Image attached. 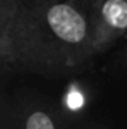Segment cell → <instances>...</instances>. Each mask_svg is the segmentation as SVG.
Wrapping results in <instances>:
<instances>
[{"mask_svg":"<svg viewBox=\"0 0 127 129\" xmlns=\"http://www.w3.org/2000/svg\"><path fill=\"white\" fill-rule=\"evenodd\" d=\"M3 105H5V99H3L2 93H0V111H2V108H3Z\"/></svg>","mask_w":127,"mask_h":129,"instance_id":"6","label":"cell"},{"mask_svg":"<svg viewBox=\"0 0 127 129\" xmlns=\"http://www.w3.org/2000/svg\"><path fill=\"white\" fill-rule=\"evenodd\" d=\"M14 71L43 77L82 72L93 62L87 0H20Z\"/></svg>","mask_w":127,"mask_h":129,"instance_id":"1","label":"cell"},{"mask_svg":"<svg viewBox=\"0 0 127 129\" xmlns=\"http://www.w3.org/2000/svg\"><path fill=\"white\" fill-rule=\"evenodd\" d=\"M124 42H126V44H127V36H126V39H124Z\"/></svg>","mask_w":127,"mask_h":129,"instance_id":"7","label":"cell"},{"mask_svg":"<svg viewBox=\"0 0 127 129\" xmlns=\"http://www.w3.org/2000/svg\"><path fill=\"white\" fill-rule=\"evenodd\" d=\"M0 129H66L60 114L48 104L21 101L15 105L5 102L0 111Z\"/></svg>","mask_w":127,"mask_h":129,"instance_id":"3","label":"cell"},{"mask_svg":"<svg viewBox=\"0 0 127 129\" xmlns=\"http://www.w3.org/2000/svg\"><path fill=\"white\" fill-rule=\"evenodd\" d=\"M94 56L127 36V0H87Z\"/></svg>","mask_w":127,"mask_h":129,"instance_id":"2","label":"cell"},{"mask_svg":"<svg viewBox=\"0 0 127 129\" xmlns=\"http://www.w3.org/2000/svg\"><path fill=\"white\" fill-rule=\"evenodd\" d=\"M118 62H120V63H121L127 69V44H126V47L121 50L120 56H118Z\"/></svg>","mask_w":127,"mask_h":129,"instance_id":"5","label":"cell"},{"mask_svg":"<svg viewBox=\"0 0 127 129\" xmlns=\"http://www.w3.org/2000/svg\"><path fill=\"white\" fill-rule=\"evenodd\" d=\"M20 0H0V68L14 71L12 35Z\"/></svg>","mask_w":127,"mask_h":129,"instance_id":"4","label":"cell"}]
</instances>
